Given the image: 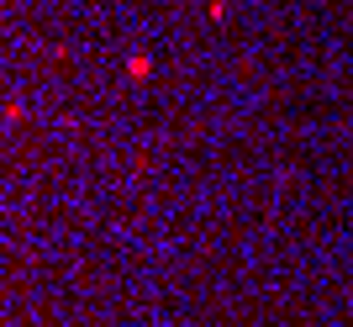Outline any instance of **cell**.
<instances>
[{"instance_id": "1", "label": "cell", "mask_w": 353, "mask_h": 327, "mask_svg": "<svg viewBox=\"0 0 353 327\" xmlns=\"http://www.w3.org/2000/svg\"><path fill=\"white\" fill-rule=\"evenodd\" d=\"M148 69H153V63H148V59H143V53H137V59H132V63H127V75H132V79H148Z\"/></svg>"}]
</instances>
